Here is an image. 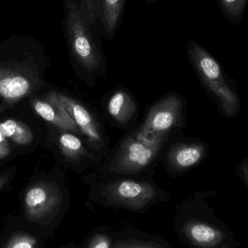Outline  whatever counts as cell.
Returning a JSON list of instances; mask_svg holds the SVG:
<instances>
[{
	"instance_id": "cell-7",
	"label": "cell",
	"mask_w": 248,
	"mask_h": 248,
	"mask_svg": "<svg viewBox=\"0 0 248 248\" xmlns=\"http://www.w3.org/2000/svg\"><path fill=\"white\" fill-rule=\"evenodd\" d=\"M182 110V101L179 97L166 96L150 109L138 131L146 135L169 133L179 122Z\"/></svg>"
},
{
	"instance_id": "cell-6",
	"label": "cell",
	"mask_w": 248,
	"mask_h": 248,
	"mask_svg": "<svg viewBox=\"0 0 248 248\" xmlns=\"http://www.w3.org/2000/svg\"><path fill=\"white\" fill-rule=\"evenodd\" d=\"M62 195L58 186L42 182L31 186L25 195V211L28 219L39 222L59 209Z\"/></svg>"
},
{
	"instance_id": "cell-8",
	"label": "cell",
	"mask_w": 248,
	"mask_h": 248,
	"mask_svg": "<svg viewBox=\"0 0 248 248\" xmlns=\"http://www.w3.org/2000/svg\"><path fill=\"white\" fill-rule=\"evenodd\" d=\"M57 95L77 124L81 134L85 137L88 145L94 150L103 149L105 146L104 135L93 113L78 100L66 94L57 93Z\"/></svg>"
},
{
	"instance_id": "cell-12",
	"label": "cell",
	"mask_w": 248,
	"mask_h": 248,
	"mask_svg": "<svg viewBox=\"0 0 248 248\" xmlns=\"http://www.w3.org/2000/svg\"><path fill=\"white\" fill-rule=\"evenodd\" d=\"M203 149L198 144H179L173 146L168 155V163L176 171H183L202 159Z\"/></svg>"
},
{
	"instance_id": "cell-20",
	"label": "cell",
	"mask_w": 248,
	"mask_h": 248,
	"mask_svg": "<svg viewBox=\"0 0 248 248\" xmlns=\"http://www.w3.org/2000/svg\"><path fill=\"white\" fill-rule=\"evenodd\" d=\"M9 178H10V173H4L0 176V191L7 185Z\"/></svg>"
},
{
	"instance_id": "cell-2",
	"label": "cell",
	"mask_w": 248,
	"mask_h": 248,
	"mask_svg": "<svg viewBox=\"0 0 248 248\" xmlns=\"http://www.w3.org/2000/svg\"><path fill=\"white\" fill-rule=\"evenodd\" d=\"M169 133L146 135L137 131L122 142L111 163L113 171L124 174L138 173L158 155Z\"/></svg>"
},
{
	"instance_id": "cell-18",
	"label": "cell",
	"mask_w": 248,
	"mask_h": 248,
	"mask_svg": "<svg viewBox=\"0 0 248 248\" xmlns=\"http://www.w3.org/2000/svg\"><path fill=\"white\" fill-rule=\"evenodd\" d=\"M110 245L111 243L108 237L104 234H100L93 237L87 248H110Z\"/></svg>"
},
{
	"instance_id": "cell-22",
	"label": "cell",
	"mask_w": 248,
	"mask_h": 248,
	"mask_svg": "<svg viewBox=\"0 0 248 248\" xmlns=\"http://www.w3.org/2000/svg\"><path fill=\"white\" fill-rule=\"evenodd\" d=\"M158 1H161V0H144V2L145 4H150Z\"/></svg>"
},
{
	"instance_id": "cell-23",
	"label": "cell",
	"mask_w": 248,
	"mask_h": 248,
	"mask_svg": "<svg viewBox=\"0 0 248 248\" xmlns=\"http://www.w3.org/2000/svg\"><path fill=\"white\" fill-rule=\"evenodd\" d=\"M3 137H4V136H3L2 134H1V133H0V142H1V141H2Z\"/></svg>"
},
{
	"instance_id": "cell-3",
	"label": "cell",
	"mask_w": 248,
	"mask_h": 248,
	"mask_svg": "<svg viewBox=\"0 0 248 248\" xmlns=\"http://www.w3.org/2000/svg\"><path fill=\"white\" fill-rule=\"evenodd\" d=\"M184 235L196 248H237L228 226L213 214L205 218H192L182 228Z\"/></svg>"
},
{
	"instance_id": "cell-9",
	"label": "cell",
	"mask_w": 248,
	"mask_h": 248,
	"mask_svg": "<svg viewBox=\"0 0 248 248\" xmlns=\"http://www.w3.org/2000/svg\"><path fill=\"white\" fill-rule=\"evenodd\" d=\"M29 70L18 62L14 64L8 60L0 65V97L6 101L18 100L33 90V78Z\"/></svg>"
},
{
	"instance_id": "cell-10",
	"label": "cell",
	"mask_w": 248,
	"mask_h": 248,
	"mask_svg": "<svg viewBox=\"0 0 248 248\" xmlns=\"http://www.w3.org/2000/svg\"><path fill=\"white\" fill-rule=\"evenodd\" d=\"M33 107L35 111L44 120L55 125L61 130L81 134L77 124L71 119L57 95L55 92H51L46 100H34Z\"/></svg>"
},
{
	"instance_id": "cell-19",
	"label": "cell",
	"mask_w": 248,
	"mask_h": 248,
	"mask_svg": "<svg viewBox=\"0 0 248 248\" xmlns=\"http://www.w3.org/2000/svg\"><path fill=\"white\" fill-rule=\"evenodd\" d=\"M115 248H162L158 247H154V246H146V245H141V244H135V243H128V244H122L120 245V246H116Z\"/></svg>"
},
{
	"instance_id": "cell-4",
	"label": "cell",
	"mask_w": 248,
	"mask_h": 248,
	"mask_svg": "<svg viewBox=\"0 0 248 248\" xmlns=\"http://www.w3.org/2000/svg\"><path fill=\"white\" fill-rule=\"evenodd\" d=\"M81 12L103 39H114L121 28L126 0H78Z\"/></svg>"
},
{
	"instance_id": "cell-16",
	"label": "cell",
	"mask_w": 248,
	"mask_h": 248,
	"mask_svg": "<svg viewBox=\"0 0 248 248\" xmlns=\"http://www.w3.org/2000/svg\"><path fill=\"white\" fill-rule=\"evenodd\" d=\"M219 2L227 17L234 20L241 17L248 0H219Z\"/></svg>"
},
{
	"instance_id": "cell-1",
	"label": "cell",
	"mask_w": 248,
	"mask_h": 248,
	"mask_svg": "<svg viewBox=\"0 0 248 248\" xmlns=\"http://www.w3.org/2000/svg\"><path fill=\"white\" fill-rule=\"evenodd\" d=\"M62 2V31L72 61L85 72H99L106 65L101 35L83 14L78 0Z\"/></svg>"
},
{
	"instance_id": "cell-17",
	"label": "cell",
	"mask_w": 248,
	"mask_h": 248,
	"mask_svg": "<svg viewBox=\"0 0 248 248\" xmlns=\"http://www.w3.org/2000/svg\"><path fill=\"white\" fill-rule=\"evenodd\" d=\"M3 248H37V240L27 234L13 236Z\"/></svg>"
},
{
	"instance_id": "cell-14",
	"label": "cell",
	"mask_w": 248,
	"mask_h": 248,
	"mask_svg": "<svg viewBox=\"0 0 248 248\" xmlns=\"http://www.w3.org/2000/svg\"><path fill=\"white\" fill-rule=\"evenodd\" d=\"M0 133L20 145L31 144L33 140L30 128L17 121L7 120L0 123Z\"/></svg>"
},
{
	"instance_id": "cell-11",
	"label": "cell",
	"mask_w": 248,
	"mask_h": 248,
	"mask_svg": "<svg viewBox=\"0 0 248 248\" xmlns=\"http://www.w3.org/2000/svg\"><path fill=\"white\" fill-rule=\"evenodd\" d=\"M186 49L189 59L205 84L212 90H217L216 83L221 76V68L218 62L195 41L189 40L187 42Z\"/></svg>"
},
{
	"instance_id": "cell-15",
	"label": "cell",
	"mask_w": 248,
	"mask_h": 248,
	"mask_svg": "<svg viewBox=\"0 0 248 248\" xmlns=\"http://www.w3.org/2000/svg\"><path fill=\"white\" fill-rule=\"evenodd\" d=\"M59 145L62 154L73 161H78L87 153L81 139L68 131H65L60 136Z\"/></svg>"
},
{
	"instance_id": "cell-13",
	"label": "cell",
	"mask_w": 248,
	"mask_h": 248,
	"mask_svg": "<svg viewBox=\"0 0 248 248\" xmlns=\"http://www.w3.org/2000/svg\"><path fill=\"white\" fill-rule=\"evenodd\" d=\"M137 109L135 100L124 90L115 92L108 101V113L121 125L128 124L134 117Z\"/></svg>"
},
{
	"instance_id": "cell-5",
	"label": "cell",
	"mask_w": 248,
	"mask_h": 248,
	"mask_svg": "<svg viewBox=\"0 0 248 248\" xmlns=\"http://www.w3.org/2000/svg\"><path fill=\"white\" fill-rule=\"evenodd\" d=\"M104 195L110 203L131 209H142L156 198L155 187L148 182L119 180L109 184Z\"/></svg>"
},
{
	"instance_id": "cell-21",
	"label": "cell",
	"mask_w": 248,
	"mask_h": 248,
	"mask_svg": "<svg viewBox=\"0 0 248 248\" xmlns=\"http://www.w3.org/2000/svg\"><path fill=\"white\" fill-rule=\"evenodd\" d=\"M5 146L0 145V157H4L8 153V150L6 148Z\"/></svg>"
}]
</instances>
